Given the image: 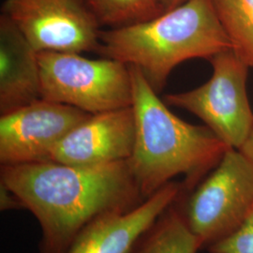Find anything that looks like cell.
Here are the masks:
<instances>
[{
  "instance_id": "obj_1",
  "label": "cell",
  "mask_w": 253,
  "mask_h": 253,
  "mask_svg": "<svg viewBox=\"0 0 253 253\" xmlns=\"http://www.w3.org/2000/svg\"><path fill=\"white\" fill-rule=\"evenodd\" d=\"M0 183L36 217L42 234L39 253H67L93 223L145 201L127 161L91 166L6 165L1 166Z\"/></svg>"
},
{
  "instance_id": "obj_2",
  "label": "cell",
  "mask_w": 253,
  "mask_h": 253,
  "mask_svg": "<svg viewBox=\"0 0 253 253\" xmlns=\"http://www.w3.org/2000/svg\"><path fill=\"white\" fill-rule=\"evenodd\" d=\"M132 82L135 142L127 163L144 199L178 175L189 194L214 170L230 147L209 127L177 118L134 67Z\"/></svg>"
},
{
  "instance_id": "obj_3",
  "label": "cell",
  "mask_w": 253,
  "mask_h": 253,
  "mask_svg": "<svg viewBox=\"0 0 253 253\" xmlns=\"http://www.w3.org/2000/svg\"><path fill=\"white\" fill-rule=\"evenodd\" d=\"M233 49L210 0H187L156 18L100 31L97 52L138 69L158 93L172 70Z\"/></svg>"
},
{
  "instance_id": "obj_4",
  "label": "cell",
  "mask_w": 253,
  "mask_h": 253,
  "mask_svg": "<svg viewBox=\"0 0 253 253\" xmlns=\"http://www.w3.org/2000/svg\"><path fill=\"white\" fill-rule=\"evenodd\" d=\"M42 99L95 115L131 106L129 67L112 58L79 53L40 52Z\"/></svg>"
},
{
  "instance_id": "obj_5",
  "label": "cell",
  "mask_w": 253,
  "mask_h": 253,
  "mask_svg": "<svg viewBox=\"0 0 253 253\" xmlns=\"http://www.w3.org/2000/svg\"><path fill=\"white\" fill-rule=\"evenodd\" d=\"M188 224L203 248L233 235L253 211V165L230 148L208 177L183 197Z\"/></svg>"
},
{
  "instance_id": "obj_6",
  "label": "cell",
  "mask_w": 253,
  "mask_h": 253,
  "mask_svg": "<svg viewBox=\"0 0 253 253\" xmlns=\"http://www.w3.org/2000/svg\"><path fill=\"white\" fill-rule=\"evenodd\" d=\"M213 73L198 87L164 97L167 105L200 118L230 148L239 149L253 124L247 81L249 66L233 49L211 57Z\"/></svg>"
},
{
  "instance_id": "obj_7",
  "label": "cell",
  "mask_w": 253,
  "mask_h": 253,
  "mask_svg": "<svg viewBox=\"0 0 253 253\" xmlns=\"http://www.w3.org/2000/svg\"><path fill=\"white\" fill-rule=\"evenodd\" d=\"M4 14L37 51H97L101 27L85 0H5Z\"/></svg>"
},
{
  "instance_id": "obj_8",
  "label": "cell",
  "mask_w": 253,
  "mask_h": 253,
  "mask_svg": "<svg viewBox=\"0 0 253 253\" xmlns=\"http://www.w3.org/2000/svg\"><path fill=\"white\" fill-rule=\"evenodd\" d=\"M89 116L44 99L1 115V166L47 162L54 146Z\"/></svg>"
},
{
  "instance_id": "obj_9",
  "label": "cell",
  "mask_w": 253,
  "mask_h": 253,
  "mask_svg": "<svg viewBox=\"0 0 253 253\" xmlns=\"http://www.w3.org/2000/svg\"><path fill=\"white\" fill-rule=\"evenodd\" d=\"M135 142L131 106L90 115L55 145L47 162L91 166L128 161Z\"/></svg>"
},
{
  "instance_id": "obj_10",
  "label": "cell",
  "mask_w": 253,
  "mask_h": 253,
  "mask_svg": "<svg viewBox=\"0 0 253 253\" xmlns=\"http://www.w3.org/2000/svg\"><path fill=\"white\" fill-rule=\"evenodd\" d=\"M183 194L182 182L171 181L132 210L93 223L67 253H129L141 235Z\"/></svg>"
},
{
  "instance_id": "obj_11",
  "label": "cell",
  "mask_w": 253,
  "mask_h": 253,
  "mask_svg": "<svg viewBox=\"0 0 253 253\" xmlns=\"http://www.w3.org/2000/svg\"><path fill=\"white\" fill-rule=\"evenodd\" d=\"M42 99L39 52L15 25L0 15V114Z\"/></svg>"
},
{
  "instance_id": "obj_12",
  "label": "cell",
  "mask_w": 253,
  "mask_h": 253,
  "mask_svg": "<svg viewBox=\"0 0 253 253\" xmlns=\"http://www.w3.org/2000/svg\"><path fill=\"white\" fill-rule=\"evenodd\" d=\"M183 194L156 219L129 253H197L203 249L184 214Z\"/></svg>"
},
{
  "instance_id": "obj_13",
  "label": "cell",
  "mask_w": 253,
  "mask_h": 253,
  "mask_svg": "<svg viewBox=\"0 0 253 253\" xmlns=\"http://www.w3.org/2000/svg\"><path fill=\"white\" fill-rule=\"evenodd\" d=\"M233 50L253 67V0H210Z\"/></svg>"
},
{
  "instance_id": "obj_14",
  "label": "cell",
  "mask_w": 253,
  "mask_h": 253,
  "mask_svg": "<svg viewBox=\"0 0 253 253\" xmlns=\"http://www.w3.org/2000/svg\"><path fill=\"white\" fill-rule=\"evenodd\" d=\"M101 27L118 28L156 18L164 12L162 0H85Z\"/></svg>"
},
{
  "instance_id": "obj_15",
  "label": "cell",
  "mask_w": 253,
  "mask_h": 253,
  "mask_svg": "<svg viewBox=\"0 0 253 253\" xmlns=\"http://www.w3.org/2000/svg\"><path fill=\"white\" fill-rule=\"evenodd\" d=\"M208 249L209 253H253V230L246 223L233 235Z\"/></svg>"
},
{
  "instance_id": "obj_16",
  "label": "cell",
  "mask_w": 253,
  "mask_h": 253,
  "mask_svg": "<svg viewBox=\"0 0 253 253\" xmlns=\"http://www.w3.org/2000/svg\"><path fill=\"white\" fill-rule=\"evenodd\" d=\"M18 209H25L21 200L13 191L0 183V210L5 212Z\"/></svg>"
},
{
  "instance_id": "obj_17",
  "label": "cell",
  "mask_w": 253,
  "mask_h": 253,
  "mask_svg": "<svg viewBox=\"0 0 253 253\" xmlns=\"http://www.w3.org/2000/svg\"><path fill=\"white\" fill-rule=\"evenodd\" d=\"M237 150L243 154L245 158L253 165V124L243 145Z\"/></svg>"
},
{
  "instance_id": "obj_18",
  "label": "cell",
  "mask_w": 253,
  "mask_h": 253,
  "mask_svg": "<svg viewBox=\"0 0 253 253\" xmlns=\"http://www.w3.org/2000/svg\"><path fill=\"white\" fill-rule=\"evenodd\" d=\"M185 1H187V0H162L164 12L179 6Z\"/></svg>"
},
{
  "instance_id": "obj_19",
  "label": "cell",
  "mask_w": 253,
  "mask_h": 253,
  "mask_svg": "<svg viewBox=\"0 0 253 253\" xmlns=\"http://www.w3.org/2000/svg\"><path fill=\"white\" fill-rule=\"evenodd\" d=\"M247 224L253 230V213L251 214V216L248 218V220H247Z\"/></svg>"
}]
</instances>
